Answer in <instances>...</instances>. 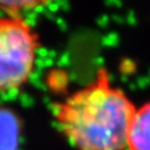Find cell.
<instances>
[{"mask_svg":"<svg viewBox=\"0 0 150 150\" xmlns=\"http://www.w3.org/2000/svg\"><path fill=\"white\" fill-rule=\"evenodd\" d=\"M136 106L104 69L56 108L59 129L77 150H124Z\"/></svg>","mask_w":150,"mask_h":150,"instance_id":"6da1fadb","label":"cell"},{"mask_svg":"<svg viewBox=\"0 0 150 150\" xmlns=\"http://www.w3.org/2000/svg\"><path fill=\"white\" fill-rule=\"evenodd\" d=\"M38 46V35L21 18H0V91L20 88L28 81Z\"/></svg>","mask_w":150,"mask_h":150,"instance_id":"7a4b0ae2","label":"cell"},{"mask_svg":"<svg viewBox=\"0 0 150 150\" xmlns=\"http://www.w3.org/2000/svg\"><path fill=\"white\" fill-rule=\"evenodd\" d=\"M129 150H150V102L136 109L129 129Z\"/></svg>","mask_w":150,"mask_h":150,"instance_id":"3957f363","label":"cell"},{"mask_svg":"<svg viewBox=\"0 0 150 150\" xmlns=\"http://www.w3.org/2000/svg\"><path fill=\"white\" fill-rule=\"evenodd\" d=\"M18 122L11 112L0 110V150H17Z\"/></svg>","mask_w":150,"mask_h":150,"instance_id":"277c9868","label":"cell"},{"mask_svg":"<svg viewBox=\"0 0 150 150\" xmlns=\"http://www.w3.org/2000/svg\"><path fill=\"white\" fill-rule=\"evenodd\" d=\"M46 1L47 0H0V7L10 12H18L26 8H34Z\"/></svg>","mask_w":150,"mask_h":150,"instance_id":"5b68a950","label":"cell"}]
</instances>
